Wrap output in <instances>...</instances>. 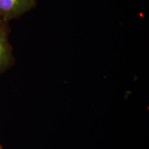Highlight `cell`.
<instances>
[{
    "mask_svg": "<svg viewBox=\"0 0 149 149\" xmlns=\"http://www.w3.org/2000/svg\"><path fill=\"white\" fill-rule=\"evenodd\" d=\"M37 5L36 0H0V16L4 21L18 18Z\"/></svg>",
    "mask_w": 149,
    "mask_h": 149,
    "instance_id": "1",
    "label": "cell"
},
{
    "mask_svg": "<svg viewBox=\"0 0 149 149\" xmlns=\"http://www.w3.org/2000/svg\"><path fill=\"white\" fill-rule=\"evenodd\" d=\"M10 28L8 22H0V74L13 64L12 48L8 41Z\"/></svg>",
    "mask_w": 149,
    "mask_h": 149,
    "instance_id": "2",
    "label": "cell"
},
{
    "mask_svg": "<svg viewBox=\"0 0 149 149\" xmlns=\"http://www.w3.org/2000/svg\"><path fill=\"white\" fill-rule=\"evenodd\" d=\"M2 21V18H1V17L0 16V22H1Z\"/></svg>",
    "mask_w": 149,
    "mask_h": 149,
    "instance_id": "3",
    "label": "cell"
}]
</instances>
